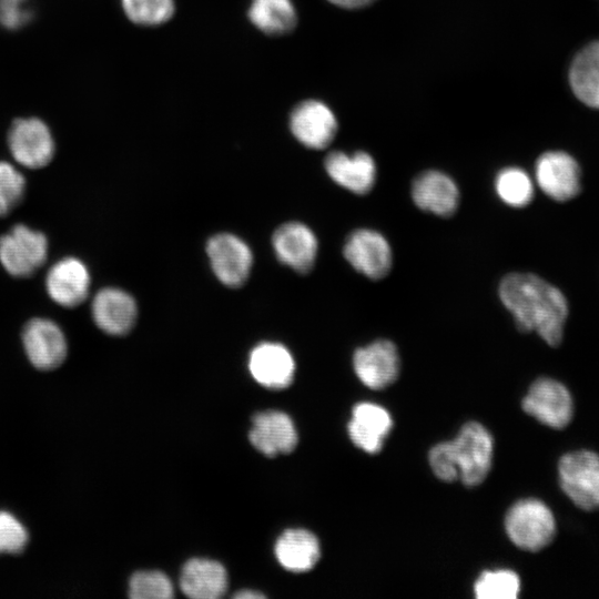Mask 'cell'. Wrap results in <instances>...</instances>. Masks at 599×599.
Listing matches in <instances>:
<instances>
[{"label":"cell","mask_w":599,"mask_h":599,"mask_svg":"<svg viewBox=\"0 0 599 599\" xmlns=\"http://www.w3.org/2000/svg\"><path fill=\"white\" fill-rule=\"evenodd\" d=\"M498 294L520 332H535L551 347L561 344L569 303L559 287L537 274L512 272L501 278Z\"/></svg>","instance_id":"cell-1"},{"label":"cell","mask_w":599,"mask_h":599,"mask_svg":"<svg viewBox=\"0 0 599 599\" xmlns=\"http://www.w3.org/2000/svg\"><path fill=\"white\" fill-rule=\"evenodd\" d=\"M505 528L515 546L527 551H539L555 538L556 520L545 502L527 498L509 508Z\"/></svg>","instance_id":"cell-2"},{"label":"cell","mask_w":599,"mask_h":599,"mask_svg":"<svg viewBox=\"0 0 599 599\" xmlns=\"http://www.w3.org/2000/svg\"><path fill=\"white\" fill-rule=\"evenodd\" d=\"M49 241L41 231L16 224L0 236V264L12 277L28 278L47 262Z\"/></svg>","instance_id":"cell-3"},{"label":"cell","mask_w":599,"mask_h":599,"mask_svg":"<svg viewBox=\"0 0 599 599\" xmlns=\"http://www.w3.org/2000/svg\"><path fill=\"white\" fill-rule=\"evenodd\" d=\"M559 484L580 509H599V455L591 450L565 454L558 464Z\"/></svg>","instance_id":"cell-4"},{"label":"cell","mask_w":599,"mask_h":599,"mask_svg":"<svg viewBox=\"0 0 599 599\" xmlns=\"http://www.w3.org/2000/svg\"><path fill=\"white\" fill-rule=\"evenodd\" d=\"M21 343L30 364L39 370L59 368L68 356V339L58 323L48 317H32L23 326Z\"/></svg>","instance_id":"cell-5"},{"label":"cell","mask_w":599,"mask_h":599,"mask_svg":"<svg viewBox=\"0 0 599 599\" xmlns=\"http://www.w3.org/2000/svg\"><path fill=\"white\" fill-rule=\"evenodd\" d=\"M8 146L13 160L30 170L47 166L55 151L49 126L38 118L14 120L9 129Z\"/></svg>","instance_id":"cell-6"},{"label":"cell","mask_w":599,"mask_h":599,"mask_svg":"<svg viewBox=\"0 0 599 599\" xmlns=\"http://www.w3.org/2000/svg\"><path fill=\"white\" fill-rule=\"evenodd\" d=\"M459 467V479L468 486H477L487 477L493 460L494 440L479 423L469 422L451 440Z\"/></svg>","instance_id":"cell-7"},{"label":"cell","mask_w":599,"mask_h":599,"mask_svg":"<svg viewBox=\"0 0 599 599\" xmlns=\"http://www.w3.org/2000/svg\"><path fill=\"white\" fill-rule=\"evenodd\" d=\"M535 181L549 199L560 203L576 199L582 189L580 165L564 151H548L537 159Z\"/></svg>","instance_id":"cell-8"},{"label":"cell","mask_w":599,"mask_h":599,"mask_svg":"<svg viewBox=\"0 0 599 599\" xmlns=\"http://www.w3.org/2000/svg\"><path fill=\"white\" fill-rule=\"evenodd\" d=\"M522 409L539 423L555 428H565L573 416V400L568 388L550 377L535 380L525 398Z\"/></svg>","instance_id":"cell-9"},{"label":"cell","mask_w":599,"mask_h":599,"mask_svg":"<svg viewBox=\"0 0 599 599\" xmlns=\"http://www.w3.org/2000/svg\"><path fill=\"white\" fill-rule=\"evenodd\" d=\"M343 254L352 267L370 280L385 277L393 264L386 237L370 229H357L346 238Z\"/></svg>","instance_id":"cell-10"},{"label":"cell","mask_w":599,"mask_h":599,"mask_svg":"<svg viewBox=\"0 0 599 599\" xmlns=\"http://www.w3.org/2000/svg\"><path fill=\"white\" fill-rule=\"evenodd\" d=\"M45 292L57 305L74 308L89 296L91 275L83 261L65 256L55 261L47 272Z\"/></svg>","instance_id":"cell-11"},{"label":"cell","mask_w":599,"mask_h":599,"mask_svg":"<svg viewBox=\"0 0 599 599\" xmlns=\"http://www.w3.org/2000/svg\"><path fill=\"white\" fill-rule=\"evenodd\" d=\"M206 253L216 277L226 286H241L248 277L253 256L240 237L221 233L211 237Z\"/></svg>","instance_id":"cell-12"},{"label":"cell","mask_w":599,"mask_h":599,"mask_svg":"<svg viewBox=\"0 0 599 599\" xmlns=\"http://www.w3.org/2000/svg\"><path fill=\"white\" fill-rule=\"evenodd\" d=\"M353 367L365 386L383 389L397 379L400 359L393 342L378 339L354 352Z\"/></svg>","instance_id":"cell-13"},{"label":"cell","mask_w":599,"mask_h":599,"mask_svg":"<svg viewBox=\"0 0 599 599\" xmlns=\"http://www.w3.org/2000/svg\"><path fill=\"white\" fill-rule=\"evenodd\" d=\"M293 135L305 146L321 150L331 144L337 132V121L332 110L317 100L297 104L291 113Z\"/></svg>","instance_id":"cell-14"},{"label":"cell","mask_w":599,"mask_h":599,"mask_svg":"<svg viewBox=\"0 0 599 599\" xmlns=\"http://www.w3.org/2000/svg\"><path fill=\"white\" fill-rule=\"evenodd\" d=\"M91 315L103 333L122 336L134 326L138 307L134 298L118 287H103L92 298Z\"/></svg>","instance_id":"cell-15"},{"label":"cell","mask_w":599,"mask_h":599,"mask_svg":"<svg viewBox=\"0 0 599 599\" xmlns=\"http://www.w3.org/2000/svg\"><path fill=\"white\" fill-rule=\"evenodd\" d=\"M459 189L446 173L428 170L418 174L412 184L416 206L441 217L451 216L459 204Z\"/></svg>","instance_id":"cell-16"},{"label":"cell","mask_w":599,"mask_h":599,"mask_svg":"<svg viewBox=\"0 0 599 599\" xmlns=\"http://www.w3.org/2000/svg\"><path fill=\"white\" fill-rule=\"evenodd\" d=\"M273 247L283 264L300 273H307L316 261L318 241L305 224L290 222L274 232Z\"/></svg>","instance_id":"cell-17"},{"label":"cell","mask_w":599,"mask_h":599,"mask_svg":"<svg viewBox=\"0 0 599 599\" xmlns=\"http://www.w3.org/2000/svg\"><path fill=\"white\" fill-rule=\"evenodd\" d=\"M252 445L262 454L274 457L288 454L297 444V433L291 417L278 410L256 414L248 434Z\"/></svg>","instance_id":"cell-18"},{"label":"cell","mask_w":599,"mask_h":599,"mask_svg":"<svg viewBox=\"0 0 599 599\" xmlns=\"http://www.w3.org/2000/svg\"><path fill=\"white\" fill-rule=\"evenodd\" d=\"M324 166L329 177L342 187L359 195L367 194L376 181L374 159L364 151L347 154L333 151L327 154Z\"/></svg>","instance_id":"cell-19"},{"label":"cell","mask_w":599,"mask_h":599,"mask_svg":"<svg viewBox=\"0 0 599 599\" xmlns=\"http://www.w3.org/2000/svg\"><path fill=\"white\" fill-rule=\"evenodd\" d=\"M248 368L258 384L267 388L281 389L292 384L295 362L285 346L266 342L252 349Z\"/></svg>","instance_id":"cell-20"},{"label":"cell","mask_w":599,"mask_h":599,"mask_svg":"<svg viewBox=\"0 0 599 599\" xmlns=\"http://www.w3.org/2000/svg\"><path fill=\"white\" fill-rule=\"evenodd\" d=\"M392 426V417L385 408L374 403H359L353 408L347 429L354 445L368 454H376Z\"/></svg>","instance_id":"cell-21"},{"label":"cell","mask_w":599,"mask_h":599,"mask_svg":"<svg viewBox=\"0 0 599 599\" xmlns=\"http://www.w3.org/2000/svg\"><path fill=\"white\" fill-rule=\"evenodd\" d=\"M182 592L193 599H216L227 588V573L217 561L204 558L189 560L181 573Z\"/></svg>","instance_id":"cell-22"},{"label":"cell","mask_w":599,"mask_h":599,"mask_svg":"<svg viewBox=\"0 0 599 599\" xmlns=\"http://www.w3.org/2000/svg\"><path fill=\"white\" fill-rule=\"evenodd\" d=\"M275 556L280 565L292 572L311 570L321 557L318 539L305 529H287L276 540Z\"/></svg>","instance_id":"cell-23"},{"label":"cell","mask_w":599,"mask_h":599,"mask_svg":"<svg viewBox=\"0 0 599 599\" xmlns=\"http://www.w3.org/2000/svg\"><path fill=\"white\" fill-rule=\"evenodd\" d=\"M248 18L267 34L290 32L296 24V12L291 0H253Z\"/></svg>","instance_id":"cell-24"},{"label":"cell","mask_w":599,"mask_h":599,"mask_svg":"<svg viewBox=\"0 0 599 599\" xmlns=\"http://www.w3.org/2000/svg\"><path fill=\"white\" fill-rule=\"evenodd\" d=\"M495 191L505 204L516 209L530 204L535 195L530 175L518 166H508L498 172Z\"/></svg>","instance_id":"cell-25"},{"label":"cell","mask_w":599,"mask_h":599,"mask_svg":"<svg viewBox=\"0 0 599 599\" xmlns=\"http://www.w3.org/2000/svg\"><path fill=\"white\" fill-rule=\"evenodd\" d=\"M569 82L572 92L582 103L599 109V69L580 52L570 65Z\"/></svg>","instance_id":"cell-26"},{"label":"cell","mask_w":599,"mask_h":599,"mask_svg":"<svg viewBox=\"0 0 599 599\" xmlns=\"http://www.w3.org/2000/svg\"><path fill=\"white\" fill-rule=\"evenodd\" d=\"M474 591L478 599H515L520 591V580L510 570H488L477 579Z\"/></svg>","instance_id":"cell-27"},{"label":"cell","mask_w":599,"mask_h":599,"mask_svg":"<svg viewBox=\"0 0 599 599\" xmlns=\"http://www.w3.org/2000/svg\"><path fill=\"white\" fill-rule=\"evenodd\" d=\"M129 596L132 599H169L173 597V586L161 571H138L129 581Z\"/></svg>","instance_id":"cell-28"},{"label":"cell","mask_w":599,"mask_h":599,"mask_svg":"<svg viewBox=\"0 0 599 599\" xmlns=\"http://www.w3.org/2000/svg\"><path fill=\"white\" fill-rule=\"evenodd\" d=\"M128 18L139 24L154 26L167 21L174 12L173 0H121Z\"/></svg>","instance_id":"cell-29"},{"label":"cell","mask_w":599,"mask_h":599,"mask_svg":"<svg viewBox=\"0 0 599 599\" xmlns=\"http://www.w3.org/2000/svg\"><path fill=\"white\" fill-rule=\"evenodd\" d=\"M24 175L11 163L0 161V217L10 214L23 200Z\"/></svg>","instance_id":"cell-30"},{"label":"cell","mask_w":599,"mask_h":599,"mask_svg":"<svg viewBox=\"0 0 599 599\" xmlns=\"http://www.w3.org/2000/svg\"><path fill=\"white\" fill-rule=\"evenodd\" d=\"M29 544V532L11 512L0 511V555H20Z\"/></svg>","instance_id":"cell-31"},{"label":"cell","mask_w":599,"mask_h":599,"mask_svg":"<svg viewBox=\"0 0 599 599\" xmlns=\"http://www.w3.org/2000/svg\"><path fill=\"white\" fill-rule=\"evenodd\" d=\"M428 459L434 474L439 479L445 481L459 479V467L451 441L434 446L429 451Z\"/></svg>","instance_id":"cell-32"},{"label":"cell","mask_w":599,"mask_h":599,"mask_svg":"<svg viewBox=\"0 0 599 599\" xmlns=\"http://www.w3.org/2000/svg\"><path fill=\"white\" fill-rule=\"evenodd\" d=\"M32 18L29 0H0V24L7 29H18Z\"/></svg>","instance_id":"cell-33"},{"label":"cell","mask_w":599,"mask_h":599,"mask_svg":"<svg viewBox=\"0 0 599 599\" xmlns=\"http://www.w3.org/2000/svg\"><path fill=\"white\" fill-rule=\"evenodd\" d=\"M580 52L597 68H599V40L586 45Z\"/></svg>","instance_id":"cell-34"},{"label":"cell","mask_w":599,"mask_h":599,"mask_svg":"<svg viewBox=\"0 0 599 599\" xmlns=\"http://www.w3.org/2000/svg\"><path fill=\"white\" fill-rule=\"evenodd\" d=\"M333 4L344 9H361L375 2L376 0H328Z\"/></svg>","instance_id":"cell-35"},{"label":"cell","mask_w":599,"mask_h":599,"mask_svg":"<svg viewBox=\"0 0 599 599\" xmlns=\"http://www.w3.org/2000/svg\"><path fill=\"white\" fill-rule=\"evenodd\" d=\"M234 598L236 599H258V598H264V595L263 593H260L257 591H254V590H242V591H238Z\"/></svg>","instance_id":"cell-36"}]
</instances>
